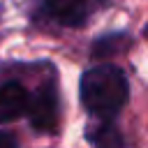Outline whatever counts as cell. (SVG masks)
Returning <instances> with one entry per match:
<instances>
[{"instance_id":"obj_1","label":"cell","mask_w":148,"mask_h":148,"mask_svg":"<svg viewBox=\"0 0 148 148\" xmlns=\"http://www.w3.org/2000/svg\"><path fill=\"white\" fill-rule=\"evenodd\" d=\"M81 104L95 118L111 120L127 102L130 86L123 69L113 65H97L81 76Z\"/></svg>"},{"instance_id":"obj_2","label":"cell","mask_w":148,"mask_h":148,"mask_svg":"<svg viewBox=\"0 0 148 148\" xmlns=\"http://www.w3.org/2000/svg\"><path fill=\"white\" fill-rule=\"evenodd\" d=\"M30 125L37 132H51L58 125V95L53 86H44L37 90V95L30 99L28 106Z\"/></svg>"},{"instance_id":"obj_3","label":"cell","mask_w":148,"mask_h":148,"mask_svg":"<svg viewBox=\"0 0 148 148\" xmlns=\"http://www.w3.org/2000/svg\"><path fill=\"white\" fill-rule=\"evenodd\" d=\"M28 106H30V97L21 83L7 81L0 86V125L21 118L23 113H28Z\"/></svg>"},{"instance_id":"obj_4","label":"cell","mask_w":148,"mask_h":148,"mask_svg":"<svg viewBox=\"0 0 148 148\" xmlns=\"http://www.w3.org/2000/svg\"><path fill=\"white\" fill-rule=\"evenodd\" d=\"M46 12L62 25H81L88 16L90 0H44Z\"/></svg>"},{"instance_id":"obj_5","label":"cell","mask_w":148,"mask_h":148,"mask_svg":"<svg viewBox=\"0 0 148 148\" xmlns=\"http://www.w3.org/2000/svg\"><path fill=\"white\" fill-rule=\"evenodd\" d=\"M88 141H92V143H97V146H118V143H120V136L116 134L111 120L99 118V125H97V127H90Z\"/></svg>"},{"instance_id":"obj_6","label":"cell","mask_w":148,"mask_h":148,"mask_svg":"<svg viewBox=\"0 0 148 148\" xmlns=\"http://www.w3.org/2000/svg\"><path fill=\"white\" fill-rule=\"evenodd\" d=\"M16 139L12 136V134H0V146H9V148H16Z\"/></svg>"},{"instance_id":"obj_7","label":"cell","mask_w":148,"mask_h":148,"mask_svg":"<svg viewBox=\"0 0 148 148\" xmlns=\"http://www.w3.org/2000/svg\"><path fill=\"white\" fill-rule=\"evenodd\" d=\"M143 32H146V37H148V25H146V30H143Z\"/></svg>"}]
</instances>
